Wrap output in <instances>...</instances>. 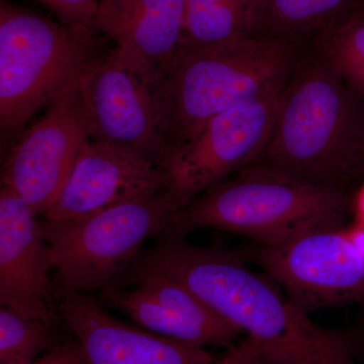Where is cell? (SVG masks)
<instances>
[{
  "instance_id": "cell-14",
  "label": "cell",
  "mask_w": 364,
  "mask_h": 364,
  "mask_svg": "<svg viewBox=\"0 0 364 364\" xmlns=\"http://www.w3.org/2000/svg\"><path fill=\"white\" fill-rule=\"evenodd\" d=\"M52 269L42 222L21 198L0 189V304L54 326Z\"/></svg>"
},
{
  "instance_id": "cell-22",
  "label": "cell",
  "mask_w": 364,
  "mask_h": 364,
  "mask_svg": "<svg viewBox=\"0 0 364 364\" xmlns=\"http://www.w3.org/2000/svg\"><path fill=\"white\" fill-rule=\"evenodd\" d=\"M215 364H270L261 355L252 342L247 338L236 342L227 348L224 355Z\"/></svg>"
},
{
  "instance_id": "cell-12",
  "label": "cell",
  "mask_w": 364,
  "mask_h": 364,
  "mask_svg": "<svg viewBox=\"0 0 364 364\" xmlns=\"http://www.w3.org/2000/svg\"><path fill=\"white\" fill-rule=\"evenodd\" d=\"M186 0H100L95 30L157 93L184 38Z\"/></svg>"
},
{
  "instance_id": "cell-1",
  "label": "cell",
  "mask_w": 364,
  "mask_h": 364,
  "mask_svg": "<svg viewBox=\"0 0 364 364\" xmlns=\"http://www.w3.org/2000/svg\"><path fill=\"white\" fill-rule=\"evenodd\" d=\"M156 240L117 280V287L152 275L181 282L245 334L270 364H356L343 333L313 322L270 277L250 269L240 253L167 233Z\"/></svg>"
},
{
  "instance_id": "cell-27",
  "label": "cell",
  "mask_w": 364,
  "mask_h": 364,
  "mask_svg": "<svg viewBox=\"0 0 364 364\" xmlns=\"http://www.w3.org/2000/svg\"><path fill=\"white\" fill-rule=\"evenodd\" d=\"M361 7H363V9H364V0H363V4H361Z\"/></svg>"
},
{
  "instance_id": "cell-9",
  "label": "cell",
  "mask_w": 364,
  "mask_h": 364,
  "mask_svg": "<svg viewBox=\"0 0 364 364\" xmlns=\"http://www.w3.org/2000/svg\"><path fill=\"white\" fill-rule=\"evenodd\" d=\"M90 139L77 83L60 95L39 121L14 139L4 158L1 186L39 217L52 207Z\"/></svg>"
},
{
  "instance_id": "cell-19",
  "label": "cell",
  "mask_w": 364,
  "mask_h": 364,
  "mask_svg": "<svg viewBox=\"0 0 364 364\" xmlns=\"http://www.w3.org/2000/svg\"><path fill=\"white\" fill-rule=\"evenodd\" d=\"M54 326L26 318L1 306L0 309V364H28L57 345Z\"/></svg>"
},
{
  "instance_id": "cell-20",
  "label": "cell",
  "mask_w": 364,
  "mask_h": 364,
  "mask_svg": "<svg viewBox=\"0 0 364 364\" xmlns=\"http://www.w3.org/2000/svg\"><path fill=\"white\" fill-rule=\"evenodd\" d=\"M56 14L61 23L85 32L95 33L98 0H37Z\"/></svg>"
},
{
  "instance_id": "cell-16",
  "label": "cell",
  "mask_w": 364,
  "mask_h": 364,
  "mask_svg": "<svg viewBox=\"0 0 364 364\" xmlns=\"http://www.w3.org/2000/svg\"><path fill=\"white\" fill-rule=\"evenodd\" d=\"M100 301L128 315L139 327L166 338L198 346H214L200 327L163 306L139 286L112 287L102 291Z\"/></svg>"
},
{
  "instance_id": "cell-11",
  "label": "cell",
  "mask_w": 364,
  "mask_h": 364,
  "mask_svg": "<svg viewBox=\"0 0 364 364\" xmlns=\"http://www.w3.org/2000/svg\"><path fill=\"white\" fill-rule=\"evenodd\" d=\"M166 170L134 151L88 139L68 178L44 215L71 221L168 188Z\"/></svg>"
},
{
  "instance_id": "cell-8",
  "label": "cell",
  "mask_w": 364,
  "mask_h": 364,
  "mask_svg": "<svg viewBox=\"0 0 364 364\" xmlns=\"http://www.w3.org/2000/svg\"><path fill=\"white\" fill-rule=\"evenodd\" d=\"M289 82L212 117L193 141L171 155L165 166L168 189L181 208L260 157Z\"/></svg>"
},
{
  "instance_id": "cell-21",
  "label": "cell",
  "mask_w": 364,
  "mask_h": 364,
  "mask_svg": "<svg viewBox=\"0 0 364 364\" xmlns=\"http://www.w3.org/2000/svg\"><path fill=\"white\" fill-rule=\"evenodd\" d=\"M28 364H86L85 354L76 340L57 345Z\"/></svg>"
},
{
  "instance_id": "cell-6",
  "label": "cell",
  "mask_w": 364,
  "mask_h": 364,
  "mask_svg": "<svg viewBox=\"0 0 364 364\" xmlns=\"http://www.w3.org/2000/svg\"><path fill=\"white\" fill-rule=\"evenodd\" d=\"M181 205L168 188L61 223L42 222L55 270V294L111 289L142 253L144 244L166 232Z\"/></svg>"
},
{
  "instance_id": "cell-5",
  "label": "cell",
  "mask_w": 364,
  "mask_h": 364,
  "mask_svg": "<svg viewBox=\"0 0 364 364\" xmlns=\"http://www.w3.org/2000/svg\"><path fill=\"white\" fill-rule=\"evenodd\" d=\"M95 33L76 30L0 0V126L20 136L100 53Z\"/></svg>"
},
{
  "instance_id": "cell-15",
  "label": "cell",
  "mask_w": 364,
  "mask_h": 364,
  "mask_svg": "<svg viewBox=\"0 0 364 364\" xmlns=\"http://www.w3.org/2000/svg\"><path fill=\"white\" fill-rule=\"evenodd\" d=\"M363 0H257L251 37L299 44L348 18Z\"/></svg>"
},
{
  "instance_id": "cell-2",
  "label": "cell",
  "mask_w": 364,
  "mask_h": 364,
  "mask_svg": "<svg viewBox=\"0 0 364 364\" xmlns=\"http://www.w3.org/2000/svg\"><path fill=\"white\" fill-rule=\"evenodd\" d=\"M364 100L315 53L291 76L264 151L253 164L322 188L360 181Z\"/></svg>"
},
{
  "instance_id": "cell-18",
  "label": "cell",
  "mask_w": 364,
  "mask_h": 364,
  "mask_svg": "<svg viewBox=\"0 0 364 364\" xmlns=\"http://www.w3.org/2000/svg\"><path fill=\"white\" fill-rule=\"evenodd\" d=\"M316 53L345 85L364 100V9L327 28L318 37Z\"/></svg>"
},
{
  "instance_id": "cell-7",
  "label": "cell",
  "mask_w": 364,
  "mask_h": 364,
  "mask_svg": "<svg viewBox=\"0 0 364 364\" xmlns=\"http://www.w3.org/2000/svg\"><path fill=\"white\" fill-rule=\"evenodd\" d=\"M306 313L364 301V258L345 225L316 228L241 251Z\"/></svg>"
},
{
  "instance_id": "cell-10",
  "label": "cell",
  "mask_w": 364,
  "mask_h": 364,
  "mask_svg": "<svg viewBox=\"0 0 364 364\" xmlns=\"http://www.w3.org/2000/svg\"><path fill=\"white\" fill-rule=\"evenodd\" d=\"M77 90L91 140L134 151L164 168L157 93L116 49L86 67Z\"/></svg>"
},
{
  "instance_id": "cell-25",
  "label": "cell",
  "mask_w": 364,
  "mask_h": 364,
  "mask_svg": "<svg viewBox=\"0 0 364 364\" xmlns=\"http://www.w3.org/2000/svg\"><path fill=\"white\" fill-rule=\"evenodd\" d=\"M242 1V0H186V6H203V4H223V2Z\"/></svg>"
},
{
  "instance_id": "cell-4",
  "label": "cell",
  "mask_w": 364,
  "mask_h": 364,
  "mask_svg": "<svg viewBox=\"0 0 364 364\" xmlns=\"http://www.w3.org/2000/svg\"><path fill=\"white\" fill-rule=\"evenodd\" d=\"M349 210L347 191L251 164L181 208L165 233L186 237L217 229L273 245L316 228L345 225Z\"/></svg>"
},
{
  "instance_id": "cell-23",
  "label": "cell",
  "mask_w": 364,
  "mask_h": 364,
  "mask_svg": "<svg viewBox=\"0 0 364 364\" xmlns=\"http://www.w3.org/2000/svg\"><path fill=\"white\" fill-rule=\"evenodd\" d=\"M350 210L353 212L355 222L364 224V179L350 198Z\"/></svg>"
},
{
  "instance_id": "cell-3",
  "label": "cell",
  "mask_w": 364,
  "mask_h": 364,
  "mask_svg": "<svg viewBox=\"0 0 364 364\" xmlns=\"http://www.w3.org/2000/svg\"><path fill=\"white\" fill-rule=\"evenodd\" d=\"M303 57L299 44L251 36L215 45L183 43L159 93L164 169L212 117L287 82Z\"/></svg>"
},
{
  "instance_id": "cell-17",
  "label": "cell",
  "mask_w": 364,
  "mask_h": 364,
  "mask_svg": "<svg viewBox=\"0 0 364 364\" xmlns=\"http://www.w3.org/2000/svg\"><path fill=\"white\" fill-rule=\"evenodd\" d=\"M257 0L186 6L183 43L215 45L251 36Z\"/></svg>"
},
{
  "instance_id": "cell-24",
  "label": "cell",
  "mask_w": 364,
  "mask_h": 364,
  "mask_svg": "<svg viewBox=\"0 0 364 364\" xmlns=\"http://www.w3.org/2000/svg\"><path fill=\"white\" fill-rule=\"evenodd\" d=\"M346 232L354 247L364 258V224L354 221L350 226L346 227Z\"/></svg>"
},
{
  "instance_id": "cell-26",
  "label": "cell",
  "mask_w": 364,
  "mask_h": 364,
  "mask_svg": "<svg viewBox=\"0 0 364 364\" xmlns=\"http://www.w3.org/2000/svg\"><path fill=\"white\" fill-rule=\"evenodd\" d=\"M364 179V147L363 150V155H361V163H360V181Z\"/></svg>"
},
{
  "instance_id": "cell-13",
  "label": "cell",
  "mask_w": 364,
  "mask_h": 364,
  "mask_svg": "<svg viewBox=\"0 0 364 364\" xmlns=\"http://www.w3.org/2000/svg\"><path fill=\"white\" fill-rule=\"evenodd\" d=\"M60 313L86 364H215L207 347L183 343L126 324L88 294L61 298Z\"/></svg>"
}]
</instances>
